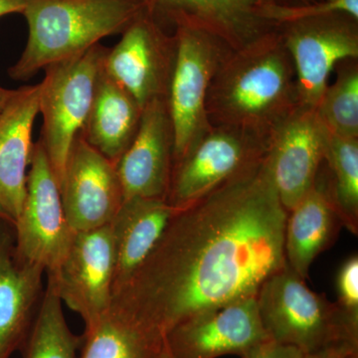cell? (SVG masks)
<instances>
[{
    "instance_id": "2e32d148",
    "label": "cell",
    "mask_w": 358,
    "mask_h": 358,
    "mask_svg": "<svg viewBox=\"0 0 358 358\" xmlns=\"http://www.w3.org/2000/svg\"><path fill=\"white\" fill-rule=\"evenodd\" d=\"M115 164L124 201L133 197L166 200L173 167L166 100H155L143 110L138 133Z\"/></svg>"
},
{
    "instance_id": "9a60e30c",
    "label": "cell",
    "mask_w": 358,
    "mask_h": 358,
    "mask_svg": "<svg viewBox=\"0 0 358 358\" xmlns=\"http://www.w3.org/2000/svg\"><path fill=\"white\" fill-rule=\"evenodd\" d=\"M162 24L192 26L239 50L277 29L271 10L286 0H141Z\"/></svg>"
},
{
    "instance_id": "d4e9b609",
    "label": "cell",
    "mask_w": 358,
    "mask_h": 358,
    "mask_svg": "<svg viewBox=\"0 0 358 358\" xmlns=\"http://www.w3.org/2000/svg\"><path fill=\"white\" fill-rule=\"evenodd\" d=\"M336 80L329 84L315 108L329 133L358 138V66L357 60L339 63Z\"/></svg>"
},
{
    "instance_id": "5bb4252c",
    "label": "cell",
    "mask_w": 358,
    "mask_h": 358,
    "mask_svg": "<svg viewBox=\"0 0 358 358\" xmlns=\"http://www.w3.org/2000/svg\"><path fill=\"white\" fill-rule=\"evenodd\" d=\"M60 192L74 232L109 225L124 202L115 164L89 145L81 134L71 148Z\"/></svg>"
},
{
    "instance_id": "7c38bea8",
    "label": "cell",
    "mask_w": 358,
    "mask_h": 358,
    "mask_svg": "<svg viewBox=\"0 0 358 358\" xmlns=\"http://www.w3.org/2000/svg\"><path fill=\"white\" fill-rule=\"evenodd\" d=\"M268 338L256 296H249L179 322L164 336V345L173 358L241 357Z\"/></svg>"
},
{
    "instance_id": "7a4b0ae2",
    "label": "cell",
    "mask_w": 358,
    "mask_h": 358,
    "mask_svg": "<svg viewBox=\"0 0 358 358\" xmlns=\"http://www.w3.org/2000/svg\"><path fill=\"white\" fill-rule=\"evenodd\" d=\"M299 106L296 74L279 27L227 54L209 86L212 127H228L268 140Z\"/></svg>"
},
{
    "instance_id": "ffe728a7",
    "label": "cell",
    "mask_w": 358,
    "mask_h": 358,
    "mask_svg": "<svg viewBox=\"0 0 358 358\" xmlns=\"http://www.w3.org/2000/svg\"><path fill=\"white\" fill-rule=\"evenodd\" d=\"M176 210L164 199L133 197L122 202L110 224L115 250L114 294L147 260Z\"/></svg>"
},
{
    "instance_id": "cb8c5ba5",
    "label": "cell",
    "mask_w": 358,
    "mask_h": 358,
    "mask_svg": "<svg viewBox=\"0 0 358 358\" xmlns=\"http://www.w3.org/2000/svg\"><path fill=\"white\" fill-rule=\"evenodd\" d=\"M82 341L68 326L55 285L47 279L36 317L20 350L22 358H78Z\"/></svg>"
},
{
    "instance_id": "4fadbf2b",
    "label": "cell",
    "mask_w": 358,
    "mask_h": 358,
    "mask_svg": "<svg viewBox=\"0 0 358 358\" xmlns=\"http://www.w3.org/2000/svg\"><path fill=\"white\" fill-rule=\"evenodd\" d=\"M326 128L315 110L298 106L268 138L267 159L287 212L315 185L324 162Z\"/></svg>"
},
{
    "instance_id": "e0dca14e",
    "label": "cell",
    "mask_w": 358,
    "mask_h": 358,
    "mask_svg": "<svg viewBox=\"0 0 358 358\" xmlns=\"http://www.w3.org/2000/svg\"><path fill=\"white\" fill-rule=\"evenodd\" d=\"M44 268L16 253L14 225L0 219V358L24 343L43 296Z\"/></svg>"
},
{
    "instance_id": "ba28073f",
    "label": "cell",
    "mask_w": 358,
    "mask_h": 358,
    "mask_svg": "<svg viewBox=\"0 0 358 358\" xmlns=\"http://www.w3.org/2000/svg\"><path fill=\"white\" fill-rule=\"evenodd\" d=\"M24 203L14 223L16 253L21 260L55 274L72 243L74 231L66 219L60 187L41 143L33 147Z\"/></svg>"
},
{
    "instance_id": "f1b7e54d",
    "label": "cell",
    "mask_w": 358,
    "mask_h": 358,
    "mask_svg": "<svg viewBox=\"0 0 358 358\" xmlns=\"http://www.w3.org/2000/svg\"><path fill=\"white\" fill-rule=\"evenodd\" d=\"M303 358H358V343H336L317 352L307 353Z\"/></svg>"
},
{
    "instance_id": "52a82bcc",
    "label": "cell",
    "mask_w": 358,
    "mask_h": 358,
    "mask_svg": "<svg viewBox=\"0 0 358 358\" xmlns=\"http://www.w3.org/2000/svg\"><path fill=\"white\" fill-rule=\"evenodd\" d=\"M296 74L299 106L315 110L339 63L358 58V20L346 13L279 26Z\"/></svg>"
},
{
    "instance_id": "9c48e42d",
    "label": "cell",
    "mask_w": 358,
    "mask_h": 358,
    "mask_svg": "<svg viewBox=\"0 0 358 358\" xmlns=\"http://www.w3.org/2000/svg\"><path fill=\"white\" fill-rule=\"evenodd\" d=\"M268 140L212 127L173 167L167 203L185 208L248 169L267 152Z\"/></svg>"
},
{
    "instance_id": "5b68a950",
    "label": "cell",
    "mask_w": 358,
    "mask_h": 358,
    "mask_svg": "<svg viewBox=\"0 0 358 358\" xmlns=\"http://www.w3.org/2000/svg\"><path fill=\"white\" fill-rule=\"evenodd\" d=\"M107 49L99 43L44 69L45 78L40 83L39 113L43 117V124L39 141L59 187L71 148L88 117Z\"/></svg>"
},
{
    "instance_id": "f546056e",
    "label": "cell",
    "mask_w": 358,
    "mask_h": 358,
    "mask_svg": "<svg viewBox=\"0 0 358 358\" xmlns=\"http://www.w3.org/2000/svg\"><path fill=\"white\" fill-rule=\"evenodd\" d=\"M29 0H0V17L8 14H22Z\"/></svg>"
},
{
    "instance_id": "277c9868",
    "label": "cell",
    "mask_w": 358,
    "mask_h": 358,
    "mask_svg": "<svg viewBox=\"0 0 358 358\" xmlns=\"http://www.w3.org/2000/svg\"><path fill=\"white\" fill-rule=\"evenodd\" d=\"M256 300L268 338L305 355L345 341L358 343V327L336 301L312 291L287 263L264 282Z\"/></svg>"
},
{
    "instance_id": "603a6c76",
    "label": "cell",
    "mask_w": 358,
    "mask_h": 358,
    "mask_svg": "<svg viewBox=\"0 0 358 358\" xmlns=\"http://www.w3.org/2000/svg\"><path fill=\"white\" fill-rule=\"evenodd\" d=\"M327 131L324 162L327 193L343 226L358 231V138H343Z\"/></svg>"
},
{
    "instance_id": "d6986e66",
    "label": "cell",
    "mask_w": 358,
    "mask_h": 358,
    "mask_svg": "<svg viewBox=\"0 0 358 358\" xmlns=\"http://www.w3.org/2000/svg\"><path fill=\"white\" fill-rule=\"evenodd\" d=\"M341 226L320 169L315 185L287 216L285 257L289 267L307 279L313 261L331 246Z\"/></svg>"
},
{
    "instance_id": "4316f807",
    "label": "cell",
    "mask_w": 358,
    "mask_h": 358,
    "mask_svg": "<svg viewBox=\"0 0 358 358\" xmlns=\"http://www.w3.org/2000/svg\"><path fill=\"white\" fill-rule=\"evenodd\" d=\"M336 301L352 324L358 327V257L348 258L339 268L336 278Z\"/></svg>"
},
{
    "instance_id": "44dd1931",
    "label": "cell",
    "mask_w": 358,
    "mask_h": 358,
    "mask_svg": "<svg viewBox=\"0 0 358 358\" xmlns=\"http://www.w3.org/2000/svg\"><path fill=\"white\" fill-rule=\"evenodd\" d=\"M141 115L140 105L103 71L102 65L80 134L89 145L115 164L138 133Z\"/></svg>"
},
{
    "instance_id": "8992f818",
    "label": "cell",
    "mask_w": 358,
    "mask_h": 358,
    "mask_svg": "<svg viewBox=\"0 0 358 358\" xmlns=\"http://www.w3.org/2000/svg\"><path fill=\"white\" fill-rule=\"evenodd\" d=\"M176 58L166 103L173 131V166L212 128L206 113L209 86L232 49L210 33L174 27Z\"/></svg>"
},
{
    "instance_id": "7402d4cb",
    "label": "cell",
    "mask_w": 358,
    "mask_h": 358,
    "mask_svg": "<svg viewBox=\"0 0 358 358\" xmlns=\"http://www.w3.org/2000/svg\"><path fill=\"white\" fill-rule=\"evenodd\" d=\"M78 358H159L164 336L110 310L89 326Z\"/></svg>"
},
{
    "instance_id": "8fae6325",
    "label": "cell",
    "mask_w": 358,
    "mask_h": 358,
    "mask_svg": "<svg viewBox=\"0 0 358 358\" xmlns=\"http://www.w3.org/2000/svg\"><path fill=\"white\" fill-rule=\"evenodd\" d=\"M115 250L110 225L75 232L62 265L47 275L59 298L89 326L112 308Z\"/></svg>"
},
{
    "instance_id": "3957f363",
    "label": "cell",
    "mask_w": 358,
    "mask_h": 358,
    "mask_svg": "<svg viewBox=\"0 0 358 358\" xmlns=\"http://www.w3.org/2000/svg\"><path fill=\"white\" fill-rule=\"evenodd\" d=\"M145 8L141 0H29L22 13L27 43L8 75L15 81L29 80L105 37L122 34Z\"/></svg>"
},
{
    "instance_id": "30bf717a",
    "label": "cell",
    "mask_w": 358,
    "mask_h": 358,
    "mask_svg": "<svg viewBox=\"0 0 358 358\" xmlns=\"http://www.w3.org/2000/svg\"><path fill=\"white\" fill-rule=\"evenodd\" d=\"M174 58L173 33L145 8L107 49L103 69L143 110L155 100H166Z\"/></svg>"
},
{
    "instance_id": "836d02e7",
    "label": "cell",
    "mask_w": 358,
    "mask_h": 358,
    "mask_svg": "<svg viewBox=\"0 0 358 358\" xmlns=\"http://www.w3.org/2000/svg\"><path fill=\"white\" fill-rule=\"evenodd\" d=\"M296 4H308L313 2L320 1V0H296Z\"/></svg>"
},
{
    "instance_id": "6da1fadb",
    "label": "cell",
    "mask_w": 358,
    "mask_h": 358,
    "mask_svg": "<svg viewBox=\"0 0 358 358\" xmlns=\"http://www.w3.org/2000/svg\"><path fill=\"white\" fill-rule=\"evenodd\" d=\"M287 216L266 152L176 211L110 310L164 336L192 315L256 296L286 264Z\"/></svg>"
},
{
    "instance_id": "484cf974",
    "label": "cell",
    "mask_w": 358,
    "mask_h": 358,
    "mask_svg": "<svg viewBox=\"0 0 358 358\" xmlns=\"http://www.w3.org/2000/svg\"><path fill=\"white\" fill-rule=\"evenodd\" d=\"M333 13H346L358 20V0H320L308 4L285 2L272 9L270 20L279 27L292 21Z\"/></svg>"
},
{
    "instance_id": "83f0119b",
    "label": "cell",
    "mask_w": 358,
    "mask_h": 358,
    "mask_svg": "<svg viewBox=\"0 0 358 358\" xmlns=\"http://www.w3.org/2000/svg\"><path fill=\"white\" fill-rule=\"evenodd\" d=\"M305 353L294 346L268 338L250 348L241 358H303Z\"/></svg>"
},
{
    "instance_id": "1f68e13d",
    "label": "cell",
    "mask_w": 358,
    "mask_h": 358,
    "mask_svg": "<svg viewBox=\"0 0 358 358\" xmlns=\"http://www.w3.org/2000/svg\"><path fill=\"white\" fill-rule=\"evenodd\" d=\"M0 219H3V220H6L8 221V222L13 223V221H11L10 217H9L8 214H7L6 210L2 208L1 205H0Z\"/></svg>"
},
{
    "instance_id": "ac0fdd59",
    "label": "cell",
    "mask_w": 358,
    "mask_h": 358,
    "mask_svg": "<svg viewBox=\"0 0 358 358\" xmlns=\"http://www.w3.org/2000/svg\"><path fill=\"white\" fill-rule=\"evenodd\" d=\"M39 98L40 84L21 87L0 114V205L13 225L24 203Z\"/></svg>"
},
{
    "instance_id": "d6a6232c",
    "label": "cell",
    "mask_w": 358,
    "mask_h": 358,
    "mask_svg": "<svg viewBox=\"0 0 358 358\" xmlns=\"http://www.w3.org/2000/svg\"><path fill=\"white\" fill-rule=\"evenodd\" d=\"M159 358H173L169 355V350H166V345L164 346V350H162V353H160Z\"/></svg>"
},
{
    "instance_id": "4dcf8cb0",
    "label": "cell",
    "mask_w": 358,
    "mask_h": 358,
    "mask_svg": "<svg viewBox=\"0 0 358 358\" xmlns=\"http://www.w3.org/2000/svg\"><path fill=\"white\" fill-rule=\"evenodd\" d=\"M14 91L15 90H9L0 86V114H1L4 108L6 107L7 103L9 102L11 96H13Z\"/></svg>"
}]
</instances>
